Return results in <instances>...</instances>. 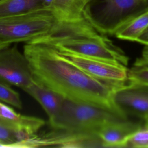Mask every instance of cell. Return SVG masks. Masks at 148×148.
Instances as JSON below:
<instances>
[{"label":"cell","instance_id":"6da1fadb","mask_svg":"<svg viewBox=\"0 0 148 148\" xmlns=\"http://www.w3.org/2000/svg\"><path fill=\"white\" fill-rule=\"evenodd\" d=\"M23 53L29 61L36 82L66 99L92 103L117 111L113 104L112 95L113 91L122 85L90 75L46 45L26 43L23 46Z\"/></svg>","mask_w":148,"mask_h":148},{"label":"cell","instance_id":"7a4b0ae2","mask_svg":"<svg viewBox=\"0 0 148 148\" xmlns=\"http://www.w3.org/2000/svg\"><path fill=\"white\" fill-rule=\"evenodd\" d=\"M127 119L109 108L65 99L60 113L49 125L52 129L75 134L98 135L107 123Z\"/></svg>","mask_w":148,"mask_h":148},{"label":"cell","instance_id":"3957f363","mask_svg":"<svg viewBox=\"0 0 148 148\" xmlns=\"http://www.w3.org/2000/svg\"><path fill=\"white\" fill-rule=\"evenodd\" d=\"M51 8L0 18V39L9 44L31 43L50 34L65 22Z\"/></svg>","mask_w":148,"mask_h":148},{"label":"cell","instance_id":"277c9868","mask_svg":"<svg viewBox=\"0 0 148 148\" xmlns=\"http://www.w3.org/2000/svg\"><path fill=\"white\" fill-rule=\"evenodd\" d=\"M148 11V0H87L83 15L99 32L114 35L122 26Z\"/></svg>","mask_w":148,"mask_h":148},{"label":"cell","instance_id":"5b68a950","mask_svg":"<svg viewBox=\"0 0 148 148\" xmlns=\"http://www.w3.org/2000/svg\"><path fill=\"white\" fill-rule=\"evenodd\" d=\"M34 81L29 61L16 44L0 50V82L23 90Z\"/></svg>","mask_w":148,"mask_h":148},{"label":"cell","instance_id":"8992f818","mask_svg":"<svg viewBox=\"0 0 148 148\" xmlns=\"http://www.w3.org/2000/svg\"><path fill=\"white\" fill-rule=\"evenodd\" d=\"M127 82L113 91V104L124 117L144 120L148 117V85Z\"/></svg>","mask_w":148,"mask_h":148},{"label":"cell","instance_id":"52a82bcc","mask_svg":"<svg viewBox=\"0 0 148 148\" xmlns=\"http://www.w3.org/2000/svg\"><path fill=\"white\" fill-rule=\"evenodd\" d=\"M56 51L64 59L97 79L120 85L128 82V69L123 64Z\"/></svg>","mask_w":148,"mask_h":148},{"label":"cell","instance_id":"ba28073f","mask_svg":"<svg viewBox=\"0 0 148 148\" xmlns=\"http://www.w3.org/2000/svg\"><path fill=\"white\" fill-rule=\"evenodd\" d=\"M143 125V120L136 121L127 119L112 121L105 124L98 135L103 147H123L128 137Z\"/></svg>","mask_w":148,"mask_h":148},{"label":"cell","instance_id":"9c48e42d","mask_svg":"<svg viewBox=\"0 0 148 148\" xmlns=\"http://www.w3.org/2000/svg\"><path fill=\"white\" fill-rule=\"evenodd\" d=\"M0 122L16 131L29 135L36 134L46 123L42 119L18 113L2 101H0Z\"/></svg>","mask_w":148,"mask_h":148},{"label":"cell","instance_id":"30bf717a","mask_svg":"<svg viewBox=\"0 0 148 148\" xmlns=\"http://www.w3.org/2000/svg\"><path fill=\"white\" fill-rule=\"evenodd\" d=\"M23 90L41 105L48 116L49 124L52 123L60 113L65 98L35 81Z\"/></svg>","mask_w":148,"mask_h":148},{"label":"cell","instance_id":"8fae6325","mask_svg":"<svg viewBox=\"0 0 148 148\" xmlns=\"http://www.w3.org/2000/svg\"><path fill=\"white\" fill-rule=\"evenodd\" d=\"M45 8L43 0H3L0 2V18L26 13Z\"/></svg>","mask_w":148,"mask_h":148},{"label":"cell","instance_id":"7c38bea8","mask_svg":"<svg viewBox=\"0 0 148 148\" xmlns=\"http://www.w3.org/2000/svg\"><path fill=\"white\" fill-rule=\"evenodd\" d=\"M148 27V11L138 16L120 28L114 34L118 39L136 42Z\"/></svg>","mask_w":148,"mask_h":148},{"label":"cell","instance_id":"4fadbf2b","mask_svg":"<svg viewBox=\"0 0 148 148\" xmlns=\"http://www.w3.org/2000/svg\"><path fill=\"white\" fill-rule=\"evenodd\" d=\"M87 0H54L53 9L67 21L84 18L83 10Z\"/></svg>","mask_w":148,"mask_h":148},{"label":"cell","instance_id":"5bb4252c","mask_svg":"<svg viewBox=\"0 0 148 148\" xmlns=\"http://www.w3.org/2000/svg\"><path fill=\"white\" fill-rule=\"evenodd\" d=\"M35 135L16 131L0 122V142L8 145L9 148H27L28 142Z\"/></svg>","mask_w":148,"mask_h":148},{"label":"cell","instance_id":"9a60e30c","mask_svg":"<svg viewBox=\"0 0 148 148\" xmlns=\"http://www.w3.org/2000/svg\"><path fill=\"white\" fill-rule=\"evenodd\" d=\"M128 82L148 85V62L138 58L128 69Z\"/></svg>","mask_w":148,"mask_h":148},{"label":"cell","instance_id":"2e32d148","mask_svg":"<svg viewBox=\"0 0 148 148\" xmlns=\"http://www.w3.org/2000/svg\"><path fill=\"white\" fill-rule=\"evenodd\" d=\"M123 147L148 148V128L144 125L130 135Z\"/></svg>","mask_w":148,"mask_h":148},{"label":"cell","instance_id":"e0dca14e","mask_svg":"<svg viewBox=\"0 0 148 148\" xmlns=\"http://www.w3.org/2000/svg\"><path fill=\"white\" fill-rule=\"evenodd\" d=\"M0 101L18 109L23 108V103L19 93L12 89L10 86L1 82Z\"/></svg>","mask_w":148,"mask_h":148},{"label":"cell","instance_id":"ac0fdd59","mask_svg":"<svg viewBox=\"0 0 148 148\" xmlns=\"http://www.w3.org/2000/svg\"><path fill=\"white\" fill-rule=\"evenodd\" d=\"M136 42L143 44L144 45H148V27L138 38Z\"/></svg>","mask_w":148,"mask_h":148},{"label":"cell","instance_id":"d6986e66","mask_svg":"<svg viewBox=\"0 0 148 148\" xmlns=\"http://www.w3.org/2000/svg\"><path fill=\"white\" fill-rule=\"evenodd\" d=\"M139 58L144 61L148 62V45H145L144 47L142 52V56Z\"/></svg>","mask_w":148,"mask_h":148},{"label":"cell","instance_id":"ffe728a7","mask_svg":"<svg viewBox=\"0 0 148 148\" xmlns=\"http://www.w3.org/2000/svg\"><path fill=\"white\" fill-rule=\"evenodd\" d=\"M11 45L8 43H6L5 42H3V40H2L1 39H0V50L2 49H4L9 46H10Z\"/></svg>","mask_w":148,"mask_h":148},{"label":"cell","instance_id":"44dd1931","mask_svg":"<svg viewBox=\"0 0 148 148\" xmlns=\"http://www.w3.org/2000/svg\"><path fill=\"white\" fill-rule=\"evenodd\" d=\"M0 147H2V148H3V147L9 148L8 146V145H6V144L3 143H2V142H0Z\"/></svg>","mask_w":148,"mask_h":148},{"label":"cell","instance_id":"7402d4cb","mask_svg":"<svg viewBox=\"0 0 148 148\" xmlns=\"http://www.w3.org/2000/svg\"><path fill=\"white\" fill-rule=\"evenodd\" d=\"M144 126L148 127V117L144 120Z\"/></svg>","mask_w":148,"mask_h":148},{"label":"cell","instance_id":"603a6c76","mask_svg":"<svg viewBox=\"0 0 148 148\" xmlns=\"http://www.w3.org/2000/svg\"><path fill=\"white\" fill-rule=\"evenodd\" d=\"M3 1V0H0V2H1V1Z\"/></svg>","mask_w":148,"mask_h":148},{"label":"cell","instance_id":"cb8c5ba5","mask_svg":"<svg viewBox=\"0 0 148 148\" xmlns=\"http://www.w3.org/2000/svg\"><path fill=\"white\" fill-rule=\"evenodd\" d=\"M147 127V128H148V127Z\"/></svg>","mask_w":148,"mask_h":148}]
</instances>
